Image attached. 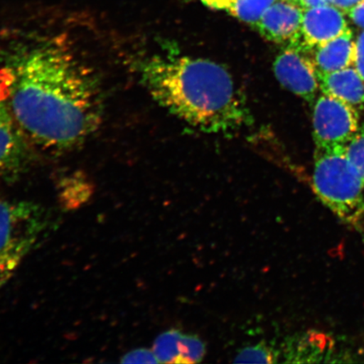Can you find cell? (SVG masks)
I'll use <instances>...</instances> for the list:
<instances>
[{"label": "cell", "mask_w": 364, "mask_h": 364, "mask_svg": "<svg viewBox=\"0 0 364 364\" xmlns=\"http://www.w3.org/2000/svg\"><path fill=\"white\" fill-rule=\"evenodd\" d=\"M348 29L347 21L339 9L329 6L306 9L299 38L290 46L306 52L338 38Z\"/></svg>", "instance_id": "7"}, {"label": "cell", "mask_w": 364, "mask_h": 364, "mask_svg": "<svg viewBox=\"0 0 364 364\" xmlns=\"http://www.w3.org/2000/svg\"><path fill=\"white\" fill-rule=\"evenodd\" d=\"M0 82L23 134L62 151L85 142L102 124L101 83L70 45L34 36L8 44L0 55Z\"/></svg>", "instance_id": "1"}, {"label": "cell", "mask_w": 364, "mask_h": 364, "mask_svg": "<svg viewBox=\"0 0 364 364\" xmlns=\"http://www.w3.org/2000/svg\"><path fill=\"white\" fill-rule=\"evenodd\" d=\"M277 0H235L227 11L253 26Z\"/></svg>", "instance_id": "13"}, {"label": "cell", "mask_w": 364, "mask_h": 364, "mask_svg": "<svg viewBox=\"0 0 364 364\" xmlns=\"http://www.w3.org/2000/svg\"><path fill=\"white\" fill-rule=\"evenodd\" d=\"M348 13L355 24L364 28V0L358 3Z\"/></svg>", "instance_id": "19"}, {"label": "cell", "mask_w": 364, "mask_h": 364, "mask_svg": "<svg viewBox=\"0 0 364 364\" xmlns=\"http://www.w3.org/2000/svg\"><path fill=\"white\" fill-rule=\"evenodd\" d=\"M354 65L364 81V31L358 36L356 42Z\"/></svg>", "instance_id": "18"}, {"label": "cell", "mask_w": 364, "mask_h": 364, "mask_svg": "<svg viewBox=\"0 0 364 364\" xmlns=\"http://www.w3.org/2000/svg\"><path fill=\"white\" fill-rule=\"evenodd\" d=\"M275 354L272 349L264 344L245 348L235 357V363H274L277 362Z\"/></svg>", "instance_id": "15"}, {"label": "cell", "mask_w": 364, "mask_h": 364, "mask_svg": "<svg viewBox=\"0 0 364 364\" xmlns=\"http://www.w3.org/2000/svg\"><path fill=\"white\" fill-rule=\"evenodd\" d=\"M84 183H80L79 181L68 182L67 186L63 188L62 203L65 205L68 208H75V197L79 205L87 199L88 191L87 189H81L84 188Z\"/></svg>", "instance_id": "16"}, {"label": "cell", "mask_w": 364, "mask_h": 364, "mask_svg": "<svg viewBox=\"0 0 364 364\" xmlns=\"http://www.w3.org/2000/svg\"><path fill=\"white\" fill-rule=\"evenodd\" d=\"M124 363H159L153 350L138 349L125 355Z\"/></svg>", "instance_id": "17"}, {"label": "cell", "mask_w": 364, "mask_h": 364, "mask_svg": "<svg viewBox=\"0 0 364 364\" xmlns=\"http://www.w3.org/2000/svg\"><path fill=\"white\" fill-rule=\"evenodd\" d=\"M153 351L159 363H186V335L176 330L164 332L154 341Z\"/></svg>", "instance_id": "12"}, {"label": "cell", "mask_w": 364, "mask_h": 364, "mask_svg": "<svg viewBox=\"0 0 364 364\" xmlns=\"http://www.w3.org/2000/svg\"><path fill=\"white\" fill-rule=\"evenodd\" d=\"M361 1L363 0H331V3L333 4L336 7L345 12H348Z\"/></svg>", "instance_id": "21"}, {"label": "cell", "mask_w": 364, "mask_h": 364, "mask_svg": "<svg viewBox=\"0 0 364 364\" xmlns=\"http://www.w3.org/2000/svg\"><path fill=\"white\" fill-rule=\"evenodd\" d=\"M303 15L299 4L277 0L254 26L270 42L294 45L299 38Z\"/></svg>", "instance_id": "8"}, {"label": "cell", "mask_w": 364, "mask_h": 364, "mask_svg": "<svg viewBox=\"0 0 364 364\" xmlns=\"http://www.w3.org/2000/svg\"><path fill=\"white\" fill-rule=\"evenodd\" d=\"M330 3L331 0H300L299 6L303 8V10H306V9L326 6Z\"/></svg>", "instance_id": "22"}, {"label": "cell", "mask_w": 364, "mask_h": 364, "mask_svg": "<svg viewBox=\"0 0 364 364\" xmlns=\"http://www.w3.org/2000/svg\"><path fill=\"white\" fill-rule=\"evenodd\" d=\"M314 192L346 224L364 220V182L346 156L345 145L316 148L312 176Z\"/></svg>", "instance_id": "3"}, {"label": "cell", "mask_w": 364, "mask_h": 364, "mask_svg": "<svg viewBox=\"0 0 364 364\" xmlns=\"http://www.w3.org/2000/svg\"><path fill=\"white\" fill-rule=\"evenodd\" d=\"M201 1L205 6L215 9V10H225L227 11L235 0H201Z\"/></svg>", "instance_id": "20"}, {"label": "cell", "mask_w": 364, "mask_h": 364, "mask_svg": "<svg viewBox=\"0 0 364 364\" xmlns=\"http://www.w3.org/2000/svg\"><path fill=\"white\" fill-rule=\"evenodd\" d=\"M285 1H288V2H291V3L297 4H299V1H300V0H285Z\"/></svg>", "instance_id": "23"}, {"label": "cell", "mask_w": 364, "mask_h": 364, "mask_svg": "<svg viewBox=\"0 0 364 364\" xmlns=\"http://www.w3.org/2000/svg\"><path fill=\"white\" fill-rule=\"evenodd\" d=\"M273 71L285 89L308 102L315 101L320 88L317 71L315 63L302 50L289 46L277 56Z\"/></svg>", "instance_id": "6"}, {"label": "cell", "mask_w": 364, "mask_h": 364, "mask_svg": "<svg viewBox=\"0 0 364 364\" xmlns=\"http://www.w3.org/2000/svg\"><path fill=\"white\" fill-rule=\"evenodd\" d=\"M55 225L52 213L42 205L0 200V289Z\"/></svg>", "instance_id": "4"}, {"label": "cell", "mask_w": 364, "mask_h": 364, "mask_svg": "<svg viewBox=\"0 0 364 364\" xmlns=\"http://www.w3.org/2000/svg\"><path fill=\"white\" fill-rule=\"evenodd\" d=\"M358 129L356 108L324 93L317 99L313 112V136L316 148L345 145Z\"/></svg>", "instance_id": "5"}, {"label": "cell", "mask_w": 364, "mask_h": 364, "mask_svg": "<svg viewBox=\"0 0 364 364\" xmlns=\"http://www.w3.org/2000/svg\"><path fill=\"white\" fill-rule=\"evenodd\" d=\"M356 43L349 28L338 38L315 49L312 59L317 74H330L354 65Z\"/></svg>", "instance_id": "11"}, {"label": "cell", "mask_w": 364, "mask_h": 364, "mask_svg": "<svg viewBox=\"0 0 364 364\" xmlns=\"http://www.w3.org/2000/svg\"><path fill=\"white\" fill-rule=\"evenodd\" d=\"M346 156L364 182V122L345 144Z\"/></svg>", "instance_id": "14"}, {"label": "cell", "mask_w": 364, "mask_h": 364, "mask_svg": "<svg viewBox=\"0 0 364 364\" xmlns=\"http://www.w3.org/2000/svg\"><path fill=\"white\" fill-rule=\"evenodd\" d=\"M134 67L159 106L203 133L228 135L252 122L243 94L220 63L152 54L136 59Z\"/></svg>", "instance_id": "2"}, {"label": "cell", "mask_w": 364, "mask_h": 364, "mask_svg": "<svg viewBox=\"0 0 364 364\" xmlns=\"http://www.w3.org/2000/svg\"><path fill=\"white\" fill-rule=\"evenodd\" d=\"M23 133L14 117L0 82V173L13 175L24 169L27 151Z\"/></svg>", "instance_id": "9"}, {"label": "cell", "mask_w": 364, "mask_h": 364, "mask_svg": "<svg viewBox=\"0 0 364 364\" xmlns=\"http://www.w3.org/2000/svg\"><path fill=\"white\" fill-rule=\"evenodd\" d=\"M317 76L323 93L343 100L355 108L364 109V81L356 68L348 67Z\"/></svg>", "instance_id": "10"}]
</instances>
